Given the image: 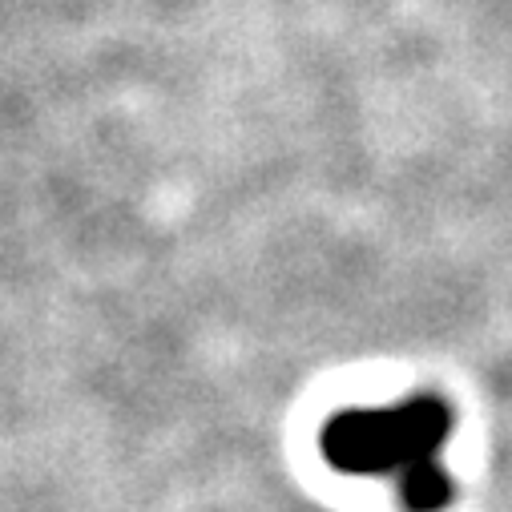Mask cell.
Masks as SVG:
<instances>
[{"label": "cell", "instance_id": "obj_1", "mask_svg": "<svg viewBox=\"0 0 512 512\" xmlns=\"http://www.w3.org/2000/svg\"><path fill=\"white\" fill-rule=\"evenodd\" d=\"M440 436L412 408H347L323 428V456L355 476H404L408 468L440 460Z\"/></svg>", "mask_w": 512, "mask_h": 512}]
</instances>
